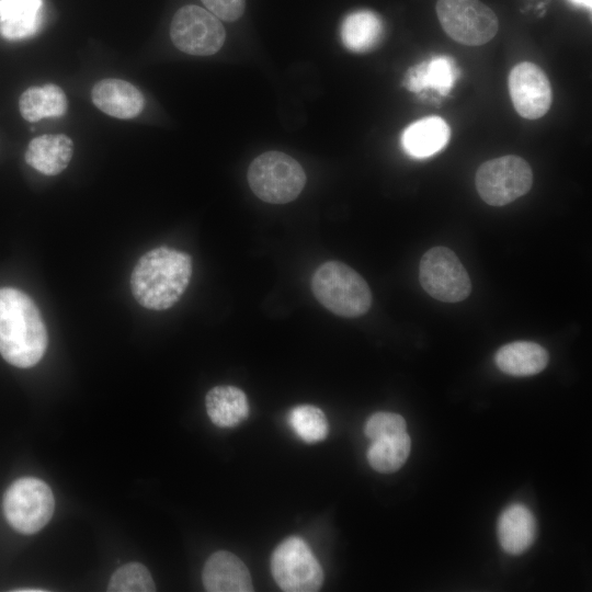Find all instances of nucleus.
<instances>
[{
	"label": "nucleus",
	"instance_id": "nucleus-1",
	"mask_svg": "<svg viewBox=\"0 0 592 592\" xmlns=\"http://www.w3.org/2000/svg\"><path fill=\"white\" fill-rule=\"evenodd\" d=\"M47 331L35 303L23 292L0 288V354L11 365L26 368L39 362Z\"/></svg>",
	"mask_w": 592,
	"mask_h": 592
},
{
	"label": "nucleus",
	"instance_id": "nucleus-2",
	"mask_svg": "<svg viewBox=\"0 0 592 592\" xmlns=\"http://www.w3.org/2000/svg\"><path fill=\"white\" fill-rule=\"evenodd\" d=\"M192 275V259L169 247L145 253L130 276L134 298L143 307L164 310L172 307L186 291Z\"/></svg>",
	"mask_w": 592,
	"mask_h": 592
},
{
	"label": "nucleus",
	"instance_id": "nucleus-3",
	"mask_svg": "<svg viewBox=\"0 0 592 592\" xmlns=\"http://www.w3.org/2000/svg\"><path fill=\"white\" fill-rule=\"evenodd\" d=\"M311 291L323 307L344 318L363 316L372 305V292L366 281L339 261H327L317 267Z\"/></svg>",
	"mask_w": 592,
	"mask_h": 592
},
{
	"label": "nucleus",
	"instance_id": "nucleus-4",
	"mask_svg": "<svg viewBox=\"0 0 592 592\" xmlns=\"http://www.w3.org/2000/svg\"><path fill=\"white\" fill-rule=\"evenodd\" d=\"M248 183L263 202L286 204L294 201L306 184L301 166L281 151H267L258 156L249 166Z\"/></svg>",
	"mask_w": 592,
	"mask_h": 592
},
{
	"label": "nucleus",
	"instance_id": "nucleus-5",
	"mask_svg": "<svg viewBox=\"0 0 592 592\" xmlns=\"http://www.w3.org/2000/svg\"><path fill=\"white\" fill-rule=\"evenodd\" d=\"M55 500L50 488L41 479L15 480L3 497V512L9 524L20 533L34 534L52 519Z\"/></svg>",
	"mask_w": 592,
	"mask_h": 592
},
{
	"label": "nucleus",
	"instance_id": "nucleus-6",
	"mask_svg": "<svg viewBox=\"0 0 592 592\" xmlns=\"http://www.w3.org/2000/svg\"><path fill=\"white\" fill-rule=\"evenodd\" d=\"M475 184L482 201L503 206L530 191L533 172L523 158L508 155L483 162L476 172Z\"/></svg>",
	"mask_w": 592,
	"mask_h": 592
},
{
	"label": "nucleus",
	"instance_id": "nucleus-7",
	"mask_svg": "<svg viewBox=\"0 0 592 592\" xmlns=\"http://www.w3.org/2000/svg\"><path fill=\"white\" fill-rule=\"evenodd\" d=\"M436 14L445 33L467 46L488 43L499 30L496 13L479 0H439Z\"/></svg>",
	"mask_w": 592,
	"mask_h": 592
},
{
	"label": "nucleus",
	"instance_id": "nucleus-8",
	"mask_svg": "<svg viewBox=\"0 0 592 592\" xmlns=\"http://www.w3.org/2000/svg\"><path fill=\"white\" fill-rule=\"evenodd\" d=\"M271 571L277 585L287 592L318 591L323 582L319 561L308 544L296 536L286 538L275 548Z\"/></svg>",
	"mask_w": 592,
	"mask_h": 592
},
{
	"label": "nucleus",
	"instance_id": "nucleus-9",
	"mask_svg": "<svg viewBox=\"0 0 592 592\" xmlns=\"http://www.w3.org/2000/svg\"><path fill=\"white\" fill-rule=\"evenodd\" d=\"M419 280L430 296L445 303L462 301L471 292L467 271L457 255L446 247H434L423 254Z\"/></svg>",
	"mask_w": 592,
	"mask_h": 592
},
{
	"label": "nucleus",
	"instance_id": "nucleus-10",
	"mask_svg": "<svg viewBox=\"0 0 592 592\" xmlns=\"http://www.w3.org/2000/svg\"><path fill=\"white\" fill-rule=\"evenodd\" d=\"M170 37L174 46L193 56L217 53L226 38L224 25L208 10L195 4L180 8L172 18Z\"/></svg>",
	"mask_w": 592,
	"mask_h": 592
},
{
	"label": "nucleus",
	"instance_id": "nucleus-11",
	"mask_svg": "<svg viewBox=\"0 0 592 592\" xmlns=\"http://www.w3.org/2000/svg\"><path fill=\"white\" fill-rule=\"evenodd\" d=\"M508 87L513 106L522 117L537 119L550 109L551 86L537 65L530 61L515 65L510 71Z\"/></svg>",
	"mask_w": 592,
	"mask_h": 592
},
{
	"label": "nucleus",
	"instance_id": "nucleus-12",
	"mask_svg": "<svg viewBox=\"0 0 592 592\" xmlns=\"http://www.w3.org/2000/svg\"><path fill=\"white\" fill-rule=\"evenodd\" d=\"M91 98L99 110L119 119L138 116L145 106L143 93L122 79L107 78L96 82L92 88Z\"/></svg>",
	"mask_w": 592,
	"mask_h": 592
},
{
	"label": "nucleus",
	"instance_id": "nucleus-13",
	"mask_svg": "<svg viewBox=\"0 0 592 592\" xmlns=\"http://www.w3.org/2000/svg\"><path fill=\"white\" fill-rule=\"evenodd\" d=\"M202 578L204 588L209 592L253 591L247 566L230 551L214 553L204 566Z\"/></svg>",
	"mask_w": 592,
	"mask_h": 592
},
{
	"label": "nucleus",
	"instance_id": "nucleus-14",
	"mask_svg": "<svg viewBox=\"0 0 592 592\" xmlns=\"http://www.w3.org/2000/svg\"><path fill=\"white\" fill-rule=\"evenodd\" d=\"M73 153L72 140L62 134L33 138L25 151L26 163L45 175H56L69 164Z\"/></svg>",
	"mask_w": 592,
	"mask_h": 592
},
{
	"label": "nucleus",
	"instance_id": "nucleus-15",
	"mask_svg": "<svg viewBox=\"0 0 592 592\" xmlns=\"http://www.w3.org/2000/svg\"><path fill=\"white\" fill-rule=\"evenodd\" d=\"M536 537V521L532 511L521 503L508 506L498 520V538L502 549L511 555L524 553Z\"/></svg>",
	"mask_w": 592,
	"mask_h": 592
},
{
	"label": "nucleus",
	"instance_id": "nucleus-16",
	"mask_svg": "<svg viewBox=\"0 0 592 592\" xmlns=\"http://www.w3.org/2000/svg\"><path fill=\"white\" fill-rule=\"evenodd\" d=\"M449 126L439 116L410 124L402 133L403 150L413 158H428L442 150L449 140Z\"/></svg>",
	"mask_w": 592,
	"mask_h": 592
},
{
	"label": "nucleus",
	"instance_id": "nucleus-17",
	"mask_svg": "<svg viewBox=\"0 0 592 592\" xmlns=\"http://www.w3.org/2000/svg\"><path fill=\"white\" fill-rule=\"evenodd\" d=\"M549 360L547 351L538 343L515 341L501 346L494 362L498 368L511 376H531L542 372Z\"/></svg>",
	"mask_w": 592,
	"mask_h": 592
},
{
	"label": "nucleus",
	"instance_id": "nucleus-18",
	"mask_svg": "<svg viewBox=\"0 0 592 592\" xmlns=\"http://www.w3.org/2000/svg\"><path fill=\"white\" fill-rule=\"evenodd\" d=\"M43 0H0V33L7 39L34 35L42 23Z\"/></svg>",
	"mask_w": 592,
	"mask_h": 592
},
{
	"label": "nucleus",
	"instance_id": "nucleus-19",
	"mask_svg": "<svg viewBox=\"0 0 592 592\" xmlns=\"http://www.w3.org/2000/svg\"><path fill=\"white\" fill-rule=\"evenodd\" d=\"M205 405L209 419L219 428H234L249 414L246 394L231 385L212 388L206 395Z\"/></svg>",
	"mask_w": 592,
	"mask_h": 592
},
{
	"label": "nucleus",
	"instance_id": "nucleus-20",
	"mask_svg": "<svg viewBox=\"0 0 592 592\" xmlns=\"http://www.w3.org/2000/svg\"><path fill=\"white\" fill-rule=\"evenodd\" d=\"M384 25L373 11L358 10L350 13L341 25L343 45L353 53H367L376 48L383 38Z\"/></svg>",
	"mask_w": 592,
	"mask_h": 592
},
{
	"label": "nucleus",
	"instance_id": "nucleus-21",
	"mask_svg": "<svg viewBox=\"0 0 592 592\" xmlns=\"http://www.w3.org/2000/svg\"><path fill=\"white\" fill-rule=\"evenodd\" d=\"M68 106L64 90L54 84L30 87L20 96L19 109L27 122H37L44 117H60Z\"/></svg>",
	"mask_w": 592,
	"mask_h": 592
},
{
	"label": "nucleus",
	"instance_id": "nucleus-22",
	"mask_svg": "<svg viewBox=\"0 0 592 592\" xmlns=\"http://www.w3.org/2000/svg\"><path fill=\"white\" fill-rule=\"evenodd\" d=\"M456 77L457 72L453 60L446 56H437L411 68L406 76L405 86L415 93L430 88L446 95L454 86Z\"/></svg>",
	"mask_w": 592,
	"mask_h": 592
},
{
	"label": "nucleus",
	"instance_id": "nucleus-23",
	"mask_svg": "<svg viewBox=\"0 0 592 592\" xmlns=\"http://www.w3.org/2000/svg\"><path fill=\"white\" fill-rule=\"evenodd\" d=\"M410 449L411 440L406 431L378 437L367 449V460L379 473H394L405 464Z\"/></svg>",
	"mask_w": 592,
	"mask_h": 592
},
{
	"label": "nucleus",
	"instance_id": "nucleus-24",
	"mask_svg": "<svg viewBox=\"0 0 592 592\" xmlns=\"http://www.w3.org/2000/svg\"><path fill=\"white\" fill-rule=\"evenodd\" d=\"M288 424L295 434L307 443L325 440L329 425L322 410L311 405H300L288 413Z\"/></svg>",
	"mask_w": 592,
	"mask_h": 592
},
{
	"label": "nucleus",
	"instance_id": "nucleus-25",
	"mask_svg": "<svg viewBox=\"0 0 592 592\" xmlns=\"http://www.w3.org/2000/svg\"><path fill=\"white\" fill-rule=\"evenodd\" d=\"M107 590L111 592H151L156 588L148 569L139 562H130L112 574Z\"/></svg>",
	"mask_w": 592,
	"mask_h": 592
},
{
	"label": "nucleus",
	"instance_id": "nucleus-26",
	"mask_svg": "<svg viewBox=\"0 0 592 592\" xmlns=\"http://www.w3.org/2000/svg\"><path fill=\"white\" fill-rule=\"evenodd\" d=\"M406 428V421L400 414L380 411L367 419L364 432L373 441L378 437L405 432Z\"/></svg>",
	"mask_w": 592,
	"mask_h": 592
},
{
	"label": "nucleus",
	"instance_id": "nucleus-27",
	"mask_svg": "<svg viewBox=\"0 0 592 592\" xmlns=\"http://www.w3.org/2000/svg\"><path fill=\"white\" fill-rule=\"evenodd\" d=\"M209 12L224 21H236L244 11L246 0H201Z\"/></svg>",
	"mask_w": 592,
	"mask_h": 592
},
{
	"label": "nucleus",
	"instance_id": "nucleus-28",
	"mask_svg": "<svg viewBox=\"0 0 592 592\" xmlns=\"http://www.w3.org/2000/svg\"><path fill=\"white\" fill-rule=\"evenodd\" d=\"M570 1L573 2L574 4L583 5L589 9H591V5H592V0H570Z\"/></svg>",
	"mask_w": 592,
	"mask_h": 592
}]
</instances>
